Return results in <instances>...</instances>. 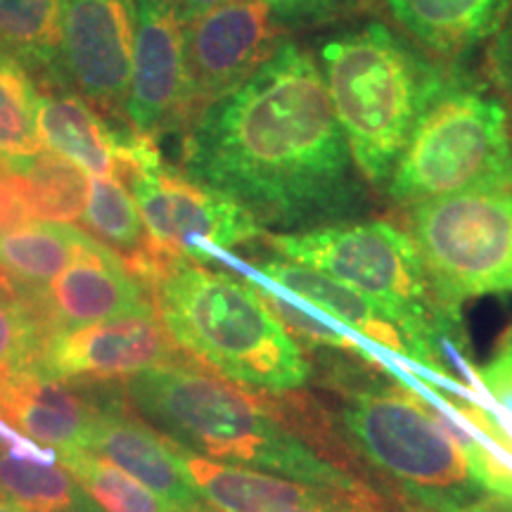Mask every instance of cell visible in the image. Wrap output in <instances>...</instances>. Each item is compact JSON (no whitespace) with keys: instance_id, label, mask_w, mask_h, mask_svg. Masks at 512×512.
I'll return each mask as SVG.
<instances>
[{"instance_id":"obj_1","label":"cell","mask_w":512,"mask_h":512,"mask_svg":"<svg viewBox=\"0 0 512 512\" xmlns=\"http://www.w3.org/2000/svg\"><path fill=\"white\" fill-rule=\"evenodd\" d=\"M183 164L271 226H335L366 207L323 72L292 41L192 119Z\"/></svg>"},{"instance_id":"obj_2","label":"cell","mask_w":512,"mask_h":512,"mask_svg":"<svg viewBox=\"0 0 512 512\" xmlns=\"http://www.w3.org/2000/svg\"><path fill=\"white\" fill-rule=\"evenodd\" d=\"M380 370L375 363L339 356L325 380L335 406L328 413L302 401L294 413V432L306 434V444L325 432V446L337 441L401 501L451 512L479 510L494 501L479 489L427 396L389 361L384 373L392 380H384Z\"/></svg>"},{"instance_id":"obj_3","label":"cell","mask_w":512,"mask_h":512,"mask_svg":"<svg viewBox=\"0 0 512 512\" xmlns=\"http://www.w3.org/2000/svg\"><path fill=\"white\" fill-rule=\"evenodd\" d=\"M124 396L155 430L221 463L252 467L318 489L380 496L283 425L264 392H245L183 361L126 377Z\"/></svg>"},{"instance_id":"obj_4","label":"cell","mask_w":512,"mask_h":512,"mask_svg":"<svg viewBox=\"0 0 512 512\" xmlns=\"http://www.w3.org/2000/svg\"><path fill=\"white\" fill-rule=\"evenodd\" d=\"M157 316L178 349L228 382L264 394L302 389L311 363L252 285L188 259L152 280Z\"/></svg>"},{"instance_id":"obj_5","label":"cell","mask_w":512,"mask_h":512,"mask_svg":"<svg viewBox=\"0 0 512 512\" xmlns=\"http://www.w3.org/2000/svg\"><path fill=\"white\" fill-rule=\"evenodd\" d=\"M266 240L283 259L316 268L370 299L411 339L422 373L460 392L446 366L451 351L467 368L460 356V316L439 302L408 230L380 219H358L302 233L266 235Z\"/></svg>"},{"instance_id":"obj_6","label":"cell","mask_w":512,"mask_h":512,"mask_svg":"<svg viewBox=\"0 0 512 512\" xmlns=\"http://www.w3.org/2000/svg\"><path fill=\"white\" fill-rule=\"evenodd\" d=\"M320 62L356 169L373 188H387L420 114L448 74L382 22L328 38Z\"/></svg>"},{"instance_id":"obj_7","label":"cell","mask_w":512,"mask_h":512,"mask_svg":"<svg viewBox=\"0 0 512 512\" xmlns=\"http://www.w3.org/2000/svg\"><path fill=\"white\" fill-rule=\"evenodd\" d=\"M384 190L396 204L512 190V126L505 102L448 74L420 114Z\"/></svg>"},{"instance_id":"obj_8","label":"cell","mask_w":512,"mask_h":512,"mask_svg":"<svg viewBox=\"0 0 512 512\" xmlns=\"http://www.w3.org/2000/svg\"><path fill=\"white\" fill-rule=\"evenodd\" d=\"M408 235L453 316L486 294L512 292V190H472L408 204Z\"/></svg>"},{"instance_id":"obj_9","label":"cell","mask_w":512,"mask_h":512,"mask_svg":"<svg viewBox=\"0 0 512 512\" xmlns=\"http://www.w3.org/2000/svg\"><path fill=\"white\" fill-rule=\"evenodd\" d=\"M133 190L152 245L159 254L209 264L223 261L233 247L261 238V223L226 192L164 166L155 138L136 133Z\"/></svg>"},{"instance_id":"obj_10","label":"cell","mask_w":512,"mask_h":512,"mask_svg":"<svg viewBox=\"0 0 512 512\" xmlns=\"http://www.w3.org/2000/svg\"><path fill=\"white\" fill-rule=\"evenodd\" d=\"M280 24L261 0H223L183 27L188 121L238 88L275 53Z\"/></svg>"},{"instance_id":"obj_11","label":"cell","mask_w":512,"mask_h":512,"mask_svg":"<svg viewBox=\"0 0 512 512\" xmlns=\"http://www.w3.org/2000/svg\"><path fill=\"white\" fill-rule=\"evenodd\" d=\"M62 62L83 100L124 114L136 46V0H62Z\"/></svg>"},{"instance_id":"obj_12","label":"cell","mask_w":512,"mask_h":512,"mask_svg":"<svg viewBox=\"0 0 512 512\" xmlns=\"http://www.w3.org/2000/svg\"><path fill=\"white\" fill-rule=\"evenodd\" d=\"M176 361L181 354L162 320L143 316L50 332L34 370L62 382H107Z\"/></svg>"},{"instance_id":"obj_13","label":"cell","mask_w":512,"mask_h":512,"mask_svg":"<svg viewBox=\"0 0 512 512\" xmlns=\"http://www.w3.org/2000/svg\"><path fill=\"white\" fill-rule=\"evenodd\" d=\"M124 114L133 131L155 140L188 124L183 22L174 0H136V46Z\"/></svg>"},{"instance_id":"obj_14","label":"cell","mask_w":512,"mask_h":512,"mask_svg":"<svg viewBox=\"0 0 512 512\" xmlns=\"http://www.w3.org/2000/svg\"><path fill=\"white\" fill-rule=\"evenodd\" d=\"M22 299L41 313L50 332L119 318L157 316L155 292H147L145 280L102 242H95L41 292Z\"/></svg>"},{"instance_id":"obj_15","label":"cell","mask_w":512,"mask_h":512,"mask_svg":"<svg viewBox=\"0 0 512 512\" xmlns=\"http://www.w3.org/2000/svg\"><path fill=\"white\" fill-rule=\"evenodd\" d=\"M86 451L98 453L181 512H214L185 472L176 441L124 408L102 406Z\"/></svg>"},{"instance_id":"obj_16","label":"cell","mask_w":512,"mask_h":512,"mask_svg":"<svg viewBox=\"0 0 512 512\" xmlns=\"http://www.w3.org/2000/svg\"><path fill=\"white\" fill-rule=\"evenodd\" d=\"M0 411L19 432L57 453L88 448L102 406L34 368H0Z\"/></svg>"},{"instance_id":"obj_17","label":"cell","mask_w":512,"mask_h":512,"mask_svg":"<svg viewBox=\"0 0 512 512\" xmlns=\"http://www.w3.org/2000/svg\"><path fill=\"white\" fill-rule=\"evenodd\" d=\"M254 275L278 285L280 290L294 294L306 306H311L313 311H318L320 316L335 320L337 325L366 339L375 349H384L389 356L401 358L403 368L422 370L418 351H415L411 339L406 337V332L387 313L377 309L370 299L339 283V280L311 266L294 264V261H287L283 256L259 264Z\"/></svg>"},{"instance_id":"obj_18","label":"cell","mask_w":512,"mask_h":512,"mask_svg":"<svg viewBox=\"0 0 512 512\" xmlns=\"http://www.w3.org/2000/svg\"><path fill=\"white\" fill-rule=\"evenodd\" d=\"M36 133L43 147L86 174L119 178L131 162L133 133L117 131L79 95L38 93Z\"/></svg>"},{"instance_id":"obj_19","label":"cell","mask_w":512,"mask_h":512,"mask_svg":"<svg viewBox=\"0 0 512 512\" xmlns=\"http://www.w3.org/2000/svg\"><path fill=\"white\" fill-rule=\"evenodd\" d=\"M415 46L430 55L460 57L503 27L512 0H375Z\"/></svg>"},{"instance_id":"obj_20","label":"cell","mask_w":512,"mask_h":512,"mask_svg":"<svg viewBox=\"0 0 512 512\" xmlns=\"http://www.w3.org/2000/svg\"><path fill=\"white\" fill-rule=\"evenodd\" d=\"M178 458L214 512H287L323 505L342 491L318 489L287 477L204 458L176 441ZM354 496V494H351Z\"/></svg>"},{"instance_id":"obj_21","label":"cell","mask_w":512,"mask_h":512,"mask_svg":"<svg viewBox=\"0 0 512 512\" xmlns=\"http://www.w3.org/2000/svg\"><path fill=\"white\" fill-rule=\"evenodd\" d=\"M81 221L95 235V240L119 254L124 264L150 285L164 264L178 259V256L157 252L136 200L128 195L119 178H91V190H88V202Z\"/></svg>"},{"instance_id":"obj_22","label":"cell","mask_w":512,"mask_h":512,"mask_svg":"<svg viewBox=\"0 0 512 512\" xmlns=\"http://www.w3.org/2000/svg\"><path fill=\"white\" fill-rule=\"evenodd\" d=\"M95 242L98 240L69 223H29L0 233V271L17 285L22 297H29L41 292Z\"/></svg>"},{"instance_id":"obj_23","label":"cell","mask_w":512,"mask_h":512,"mask_svg":"<svg viewBox=\"0 0 512 512\" xmlns=\"http://www.w3.org/2000/svg\"><path fill=\"white\" fill-rule=\"evenodd\" d=\"M62 0H0V50L24 67L67 79L62 62Z\"/></svg>"},{"instance_id":"obj_24","label":"cell","mask_w":512,"mask_h":512,"mask_svg":"<svg viewBox=\"0 0 512 512\" xmlns=\"http://www.w3.org/2000/svg\"><path fill=\"white\" fill-rule=\"evenodd\" d=\"M0 498L24 512H102L57 463L19 458L0 448Z\"/></svg>"},{"instance_id":"obj_25","label":"cell","mask_w":512,"mask_h":512,"mask_svg":"<svg viewBox=\"0 0 512 512\" xmlns=\"http://www.w3.org/2000/svg\"><path fill=\"white\" fill-rule=\"evenodd\" d=\"M249 285L254 287L256 294H259L261 302L268 306V311L278 318V323L283 325L287 335L297 342L299 349L358 358V361L375 363V366H380L384 370V358L377 354L373 344H368L366 339H361L354 335V332L337 325L335 320L320 316L318 311L306 306L302 299L280 290L278 285L268 283L264 278H256L254 275V278L249 280Z\"/></svg>"},{"instance_id":"obj_26","label":"cell","mask_w":512,"mask_h":512,"mask_svg":"<svg viewBox=\"0 0 512 512\" xmlns=\"http://www.w3.org/2000/svg\"><path fill=\"white\" fill-rule=\"evenodd\" d=\"M36 95L24 64L0 50V164L19 171L41 155L36 133Z\"/></svg>"},{"instance_id":"obj_27","label":"cell","mask_w":512,"mask_h":512,"mask_svg":"<svg viewBox=\"0 0 512 512\" xmlns=\"http://www.w3.org/2000/svg\"><path fill=\"white\" fill-rule=\"evenodd\" d=\"M15 174L24 176L34 214L50 223L81 219L91 190V178L79 164L55 152H41Z\"/></svg>"},{"instance_id":"obj_28","label":"cell","mask_w":512,"mask_h":512,"mask_svg":"<svg viewBox=\"0 0 512 512\" xmlns=\"http://www.w3.org/2000/svg\"><path fill=\"white\" fill-rule=\"evenodd\" d=\"M57 456L64 470L83 486V491L102 512H181L128 477L126 472H121L119 467L107 463L98 453L76 448V451L57 453Z\"/></svg>"},{"instance_id":"obj_29","label":"cell","mask_w":512,"mask_h":512,"mask_svg":"<svg viewBox=\"0 0 512 512\" xmlns=\"http://www.w3.org/2000/svg\"><path fill=\"white\" fill-rule=\"evenodd\" d=\"M48 335L46 320L27 299H0V368H34Z\"/></svg>"},{"instance_id":"obj_30","label":"cell","mask_w":512,"mask_h":512,"mask_svg":"<svg viewBox=\"0 0 512 512\" xmlns=\"http://www.w3.org/2000/svg\"><path fill=\"white\" fill-rule=\"evenodd\" d=\"M477 377L486 401H489L486 406L512 434V330L501 339L491 361L477 368Z\"/></svg>"},{"instance_id":"obj_31","label":"cell","mask_w":512,"mask_h":512,"mask_svg":"<svg viewBox=\"0 0 512 512\" xmlns=\"http://www.w3.org/2000/svg\"><path fill=\"white\" fill-rule=\"evenodd\" d=\"M275 22L285 27H313L330 19L351 15L363 0H261Z\"/></svg>"},{"instance_id":"obj_32","label":"cell","mask_w":512,"mask_h":512,"mask_svg":"<svg viewBox=\"0 0 512 512\" xmlns=\"http://www.w3.org/2000/svg\"><path fill=\"white\" fill-rule=\"evenodd\" d=\"M34 216L24 176L0 164V233L29 226V223H34Z\"/></svg>"},{"instance_id":"obj_33","label":"cell","mask_w":512,"mask_h":512,"mask_svg":"<svg viewBox=\"0 0 512 512\" xmlns=\"http://www.w3.org/2000/svg\"><path fill=\"white\" fill-rule=\"evenodd\" d=\"M489 69L496 88L512 107V10L505 17L503 27L491 38L489 48Z\"/></svg>"},{"instance_id":"obj_34","label":"cell","mask_w":512,"mask_h":512,"mask_svg":"<svg viewBox=\"0 0 512 512\" xmlns=\"http://www.w3.org/2000/svg\"><path fill=\"white\" fill-rule=\"evenodd\" d=\"M287 512H384L382 496H351L339 494L323 505H311V508H294Z\"/></svg>"},{"instance_id":"obj_35","label":"cell","mask_w":512,"mask_h":512,"mask_svg":"<svg viewBox=\"0 0 512 512\" xmlns=\"http://www.w3.org/2000/svg\"><path fill=\"white\" fill-rule=\"evenodd\" d=\"M221 3H223V0H174L176 12H178V17H181L183 27L188 22H192V19L204 15V12L214 10L216 5H221Z\"/></svg>"},{"instance_id":"obj_36","label":"cell","mask_w":512,"mask_h":512,"mask_svg":"<svg viewBox=\"0 0 512 512\" xmlns=\"http://www.w3.org/2000/svg\"><path fill=\"white\" fill-rule=\"evenodd\" d=\"M384 512H451V510H432V508H422V505L401 501V498H394L392 505H384ZM467 512H489V503L479 510H467Z\"/></svg>"},{"instance_id":"obj_37","label":"cell","mask_w":512,"mask_h":512,"mask_svg":"<svg viewBox=\"0 0 512 512\" xmlns=\"http://www.w3.org/2000/svg\"><path fill=\"white\" fill-rule=\"evenodd\" d=\"M0 299H8V302H17V299H22L17 285L12 283V280L3 271H0Z\"/></svg>"},{"instance_id":"obj_38","label":"cell","mask_w":512,"mask_h":512,"mask_svg":"<svg viewBox=\"0 0 512 512\" xmlns=\"http://www.w3.org/2000/svg\"><path fill=\"white\" fill-rule=\"evenodd\" d=\"M0 512H24V510H19V508H15V505H10L8 501H3V498H0Z\"/></svg>"}]
</instances>
